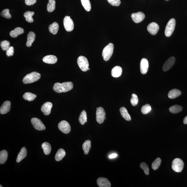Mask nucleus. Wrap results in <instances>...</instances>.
<instances>
[{"label": "nucleus", "instance_id": "f257e3e1", "mask_svg": "<svg viewBox=\"0 0 187 187\" xmlns=\"http://www.w3.org/2000/svg\"><path fill=\"white\" fill-rule=\"evenodd\" d=\"M73 84L71 82H66L61 84L56 83L54 84L53 90L57 93L66 92L72 90L73 88Z\"/></svg>", "mask_w": 187, "mask_h": 187}, {"label": "nucleus", "instance_id": "f03ea898", "mask_svg": "<svg viewBox=\"0 0 187 187\" xmlns=\"http://www.w3.org/2000/svg\"><path fill=\"white\" fill-rule=\"evenodd\" d=\"M40 78L41 75L39 73L33 72L26 75L23 79V82L25 84L32 83L37 81Z\"/></svg>", "mask_w": 187, "mask_h": 187}, {"label": "nucleus", "instance_id": "7ed1b4c3", "mask_svg": "<svg viewBox=\"0 0 187 187\" xmlns=\"http://www.w3.org/2000/svg\"><path fill=\"white\" fill-rule=\"evenodd\" d=\"M114 50V45L112 43H110L105 47L103 50L102 55L104 60L108 61L112 56Z\"/></svg>", "mask_w": 187, "mask_h": 187}, {"label": "nucleus", "instance_id": "20e7f679", "mask_svg": "<svg viewBox=\"0 0 187 187\" xmlns=\"http://www.w3.org/2000/svg\"><path fill=\"white\" fill-rule=\"evenodd\" d=\"M176 21L173 18L169 20L165 28V34L167 37H169L172 35L175 28Z\"/></svg>", "mask_w": 187, "mask_h": 187}, {"label": "nucleus", "instance_id": "39448f33", "mask_svg": "<svg viewBox=\"0 0 187 187\" xmlns=\"http://www.w3.org/2000/svg\"><path fill=\"white\" fill-rule=\"evenodd\" d=\"M77 64L82 71L86 72L88 70L89 64L86 58L83 56H80L77 59Z\"/></svg>", "mask_w": 187, "mask_h": 187}, {"label": "nucleus", "instance_id": "423d86ee", "mask_svg": "<svg viewBox=\"0 0 187 187\" xmlns=\"http://www.w3.org/2000/svg\"><path fill=\"white\" fill-rule=\"evenodd\" d=\"M184 164L181 159L176 158L173 160L172 167L173 170L177 173L181 172L184 168Z\"/></svg>", "mask_w": 187, "mask_h": 187}, {"label": "nucleus", "instance_id": "0eeeda50", "mask_svg": "<svg viewBox=\"0 0 187 187\" xmlns=\"http://www.w3.org/2000/svg\"><path fill=\"white\" fill-rule=\"evenodd\" d=\"M106 113L102 107L97 108L96 112V120L99 124H102L106 119Z\"/></svg>", "mask_w": 187, "mask_h": 187}, {"label": "nucleus", "instance_id": "6e6552de", "mask_svg": "<svg viewBox=\"0 0 187 187\" xmlns=\"http://www.w3.org/2000/svg\"><path fill=\"white\" fill-rule=\"evenodd\" d=\"M64 28L67 32H71L74 29V23L70 16H66L64 20Z\"/></svg>", "mask_w": 187, "mask_h": 187}, {"label": "nucleus", "instance_id": "1a4fd4ad", "mask_svg": "<svg viewBox=\"0 0 187 187\" xmlns=\"http://www.w3.org/2000/svg\"><path fill=\"white\" fill-rule=\"evenodd\" d=\"M58 127L59 130L64 134H68L71 132L70 125L66 121L63 120L60 122L58 124Z\"/></svg>", "mask_w": 187, "mask_h": 187}, {"label": "nucleus", "instance_id": "9d476101", "mask_svg": "<svg viewBox=\"0 0 187 187\" xmlns=\"http://www.w3.org/2000/svg\"><path fill=\"white\" fill-rule=\"evenodd\" d=\"M31 123L34 128L38 131H42L45 130V125L39 119L34 118L31 119Z\"/></svg>", "mask_w": 187, "mask_h": 187}, {"label": "nucleus", "instance_id": "9b49d317", "mask_svg": "<svg viewBox=\"0 0 187 187\" xmlns=\"http://www.w3.org/2000/svg\"><path fill=\"white\" fill-rule=\"evenodd\" d=\"M145 16L142 12H139L138 13H132V18L134 22L138 23L142 22L144 20Z\"/></svg>", "mask_w": 187, "mask_h": 187}, {"label": "nucleus", "instance_id": "f8f14e48", "mask_svg": "<svg viewBox=\"0 0 187 187\" xmlns=\"http://www.w3.org/2000/svg\"><path fill=\"white\" fill-rule=\"evenodd\" d=\"M160 27L158 24L155 22H152L148 25L147 30L152 35H155L159 31Z\"/></svg>", "mask_w": 187, "mask_h": 187}, {"label": "nucleus", "instance_id": "ddd939ff", "mask_svg": "<svg viewBox=\"0 0 187 187\" xmlns=\"http://www.w3.org/2000/svg\"><path fill=\"white\" fill-rule=\"evenodd\" d=\"M175 62V58L174 57H171L167 60L164 63L162 70L164 71H167L170 69L173 66Z\"/></svg>", "mask_w": 187, "mask_h": 187}, {"label": "nucleus", "instance_id": "4468645a", "mask_svg": "<svg viewBox=\"0 0 187 187\" xmlns=\"http://www.w3.org/2000/svg\"><path fill=\"white\" fill-rule=\"evenodd\" d=\"M148 68H149V63L147 59L143 58L141 59L140 63V70L141 73L142 74H145L147 73Z\"/></svg>", "mask_w": 187, "mask_h": 187}, {"label": "nucleus", "instance_id": "2eb2a0df", "mask_svg": "<svg viewBox=\"0 0 187 187\" xmlns=\"http://www.w3.org/2000/svg\"><path fill=\"white\" fill-rule=\"evenodd\" d=\"M52 107V104L51 102H47L42 106L41 110L44 115H48L50 114Z\"/></svg>", "mask_w": 187, "mask_h": 187}, {"label": "nucleus", "instance_id": "dca6fc26", "mask_svg": "<svg viewBox=\"0 0 187 187\" xmlns=\"http://www.w3.org/2000/svg\"><path fill=\"white\" fill-rule=\"evenodd\" d=\"M97 183L99 187H110V182L107 179L104 177H99L97 179Z\"/></svg>", "mask_w": 187, "mask_h": 187}, {"label": "nucleus", "instance_id": "f3484780", "mask_svg": "<svg viewBox=\"0 0 187 187\" xmlns=\"http://www.w3.org/2000/svg\"><path fill=\"white\" fill-rule=\"evenodd\" d=\"M10 102L9 101H5L0 108V113L2 114H5L10 111Z\"/></svg>", "mask_w": 187, "mask_h": 187}, {"label": "nucleus", "instance_id": "a211bd4d", "mask_svg": "<svg viewBox=\"0 0 187 187\" xmlns=\"http://www.w3.org/2000/svg\"><path fill=\"white\" fill-rule=\"evenodd\" d=\"M43 61L45 63L52 64H55L57 62V58L55 55H48L43 58Z\"/></svg>", "mask_w": 187, "mask_h": 187}, {"label": "nucleus", "instance_id": "6ab92c4d", "mask_svg": "<svg viewBox=\"0 0 187 187\" xmlns=\"http://www.w3.org/2000/svg\"><path fill=\"white\" fill-rule=\"evenodd\" d=\"M24 32L23 29L20 27H17L10 32V35L12 38H15L20 35L23 34Z\"/></svg>", "mask_w": 187, "mask_h": 187}, {"label": "nucleus", "instance_id": "aec40b11", "mask_svg": "<svg viewBox=\"0 0 187 187\" xmlns=\"http://www.w3.org/2000/svg\"><path fill=\"white\" fill-rule=\"evenodd\" d=\"M122 69L119 66H116L112 70L111 75L113 77L117 78L121 75Z\"/></svg>", "mask_w": 187, "mask_h": 187}, {"label": "nucleus", "instance_id": "412c9836", "mask_svg": "<svg viewBox=\"0 0 187 187\" xmlns=\"http://www.w3.org/2000/svg\"><path fill=\"white\" fill-rule=\"evenodd\" d=\"M36 34L34 32H30L27 35V41L26 45L27 47L32 46V44L35 40Z\"/></svg>", "mask_w": 187, "mask_h": 187}, {"label": "nucleus", "instance_id": "4be33fe9", "mask_svg": "<svg viewBox=\"0 0 187 187\" xmlns=\"http://www.w3.org/2000/svg\"><path fill=\"white\" fill-rule=\"evenodd\" d=\"M181 92L178 89H174L169 91L168 93V97L170 99H174L181 95Z\"/></svg>", "mask_w": 187, "mask_h": 187}, {"label": "nucleus", "instance_id": "5701e85b", "mask_svg": "<svg viewBox=\"0 0 187 187\" xmlns=\"http://www.w3.org/2000/svg\"><path fill=\"white\" fill-rule=\"evenodd\" d=\"M27 149L25 147H23L20 150L17 156L16 161L17 162H19L21 161L25 157L27 156Z\"/></svg>", "mask_w": 187, "mask_h": 187}, {"label": "nucleus", "instance_id": "b1692460", "mask_svg": "<svg viewBox=\"0 0 187 187\" xmlns=\"http://www.w3.org/2000/svg\"><path fill=\"white\" fill-rule=\"evenodd\" d=\"M59 26L57 23L55 22L49 26V32L52 34L55 35L57 34L59 30Z\"/></svg>", "mask_w": 187, "mask_h": 187}, {"label": "nucleus", "instance_id": "393cba45", "mask_svg": "<svg viewBox=\"0 0 187 187\" xmlns=\"http://www.w3.org/2000/svg\"><path fill=\"white\" fill-rule=\"evenodd\" d=\"M120 113L123 118L127 121H130L131 118L127 110L125 107H122L120 110Z\"/></svg>", "mask_w": 187, "mask_h": 187}, {"label": "nucleus", "instance_id": "a878e982", "mask_svg": "<svg viewBox=\"0 0 187 187\" xmlns=\"http://www.w3.org/2000/svg\"><path fill=\"white\" fill-rule=\"evenodd\" d=\"M66 154V152L64 149L62 148L59 149L55 155V160L58 162L60 161L65 156Z\"/></svg>", "mask_w": 187, "mask_h": 187}, {"label": "nucleus", "instance_id": "bb28decb", "mask_svg": "<svg viewBox=\"0 0 187 187\" xmlns=\"http://www.w3.org/2000/svg\"><path fill=\"white\" fill-rule=\"evenodd\" d=\"M42 147L45 155L49 154L51 150V146L50 144L47 142H44L42 145Z\"/></svg>", "mask_w": 187, "mask_h": 187}, {"label": "nucleus", "instance_id": "cd10ccee", "mask_svg": "<svg viewBox=\"0 0 187 187\" xmlns=\"http://www.w3.org/2000/svg\"><path fill=\"white\" fill-rule=\"evenodd\" d=\"M91 147V141L89 140H87L85 141L83 143L82 148L84 151V153L85 155L88 154L90 150Z\"/></svg>", "mask_w": 187, "mask_h": 187}, {"label": "nucleus", "instance_id": "c85d7f7f", "mask_svg": "<svg viewBox=\"0 0 187 187\" xmlns=\"http://www.w3.org/2000/svg\"><path fill=\"white\" fill-rule=\"evenodd\" d=\"M8 153L6 150H2L0 152V164H3L6 162L8 159Z\"/></svg>", "mask_w": 187, "mask_h": 187}, {"label": "nucleus", "instance_id": "c756f323", "mask_svg": "<svg viewBox=\"0 0 187 187\" xmlns=\"http://www.w3.org/2000/svg\"><path fill=\"white\" fill-rule=\"evenodd\" d=\"M79 121L82 125H84L87 122V116L86 112L83 110L79 118Z\"/></svg>", "mask_w": 187, "mask_h": 187}, {"label": "nucleus", "instance_id": "7c9ffc66", "mask_svg": "<svg viewBox=\"0 0 187 187\" xmlns=\"http://www.w3.org/2000/svg\"><path fill=\"white\" fill-rule=\"evenodd\" d=\"M23 97L25 100L30 102V101H34L36 97V95L31 92H27L24 94Z\"/></svg>", "mask_w": 187, "mask_h": 187}, {"label": "nucleus", "instance_id": "2f4dec72", "mask_svg": "<svg viewBox=\"0 0 187 187\" xmlns=\"http://www.w3.org/2000/svg\"><path fill=\"white\" fill-rule=\"evenodd\" d=\"M34 13L33 12L27 11L24 14V16L25 17V20L27 22L29 23L34 22V19L32 18L33 15H34Z\"/></svg>", "mask_w": 187, "mask_h": 187}, {"label": "nucleus", "instance_id": "473e14b6", "mask_svg": "<svg viewBox=\"0 0 187 187\" xmlns=\"http://www.w3.org/2000/svg\"><path fill=\"white\" fill-rule=\"evenodd\" d=\"M55 8V0H49L47 5V10L49 12H53Z\"/></svg>", "mask_w": 187, "mask_h": 187}, {"label": "nucleus", "instance_id": "72a5a7b5", "mask_svg": "<svg viewBox=\"0 0 187 187\" xmlns=\"http://www.w3.org/2000/svg\"><path fill=\"white\" fill-rule=\"evenodd\" d=\"M182 107L177 105L172 106L169 109L170 112L174 114L179 113L182 111Z\"/></svg>", "mask_w": 187, "mask_h": 187}, {"label": "nucleus", "instance_id": "f704fd0d", "mask_svg": "<svg viewBox=\"0 0 187 187\" xmlns=\"http://www.w3.org/2000/svg\"><path fill=\"white\" fill-rule=\"evenodd\" d=\"M81 3L84 8L87 12L91 9V5L90 0H81Z\"/></svg>", "mask_w": 187, "mask_h": 187}, {"label": "nucleus", "instance_id": "c9c22d12", "mask_svg": "<svg viewBox=\"0 0 187 187\" xmlns=\"http://www.w3.org/2000/svg\"><path fill=\"white\" fill-rule=\"evenodd\" d=\"M162 160L160 158H157L152 164V168L154 170L158 169L161 163Z\"/></svg>", "mask_w": 187, "mask_h": 187}, {"label": "nucleus", "instance_id": "e433bc0d", "mask_svg": "<svg viewBox=\"0 0 187 187\" xmlns=\"http://www.w3.org/2000/svg\"><path fill=\"white\" fill-rule=\"evenodd\" d=\"M151 110V106L149 104H146L143 106L141 109V112L143 114H147Z\"/></svg>", "mask_w": 187, "mask_h": 187}, {"label": "nucleus", "instance_id": "4c0bfd02", "mask_svg": "<svg viewBox=\"0 0 187 187\" xmlns=\"http://www.w3.org/2000/svg\"><path fill=\"white\" fill-rule=\"evenodd\" d=\"M9 42L6 40H4L1 42V46L2 49L3 51H7L10 47Z\"/></svg>", "mask_w": 187, "mask_h": 187}, {"label": "nucleus", "instance_id": "58836bf2", "mask_svg": "<svg viewBox=\"0 0 187 187\" xmlns=\"http://www.w3.org/2000/svg\"><path fill=\"white\" fill-rule=\"evenodd\" d=\"M1 16L7 19H10L11 18V15L10 13V10L8 9L3 10L1 12Z\"/></svg>", "mask_w": 187, "mask_h": 187}, {"label": "nucleus", "instance_id": "ea45409f", "mask_svg": "<svg viewBox=\"0 0 187 187\" xmlns=\"http://www.w3.org/2000/svg\"><path fill=\"white\" fill-rule=\"evenodd\" d=\"M140 167L144 171L145 174L147 175H149V169L147 164L145 162H142L140 164Z\"/></svg>", "mask_w": 187, "mask_h": 187}, {"label": "nucleus", "instance_id": "a19ab883", "mask_svg": "<svg viewBox=\"0 0 187 187\" xmlns=\"http://www.w3.org/2000/svg\"><path fill=\"white\" fill-rule=\"evenodd\" d=\"M130 102L132 105L135 106L138 104V99L137 96L135 94H133L132 95V98L130 100Z\"/></svg>", "mask_w": 187, "mask_h": 187}, {"label": "nucleus", "instance_id": "79ce46f5", "mask_svg": "<svg viewBox=\"0 0 187 187\" xmlns=\"http://www.w3.org/2000/svg\"><path fill=\"white\" fill-rule=\"evenodd\" d=\"M110 4L113 6H118L121 3L120 0H107Z\"/></svg>", "mask_w": 187, "mask_h": 187}, {"label": "nucleus", "instance_id": "37998d69", "mask_svg": "<svg viewBox=\"0 0 187 187\" xmlns=\"http://www.w3.org/2000/svg\"><path fill=\"white\" fill-rule=\"evenodd\" d=\"M14 53V48L13 47L10 46L6 51V54L8 57L12 56L13 55Z\"/></svg>", "mask_w": 187, "mask_h": 187}, {"label": "nucleus", "instance_id": "c03bdc74", "mask_svg": "<svg viewBox=\"0 0 187 187\" xmlns=\"http://www.w3.org/2000/svg\"><path fill=\"white\" fill-rule=\"evenodd\" d=\"M36 0H25V4L28 6L34 5L36 3Z\"/></svg>", "mask_w": 187, "mask_h": 187}, {"label": "nucleus", "instance_id": "a18cd8bd", "mask_svg": "<svg viewBox=\"0 0 187 187\" xmlns=\"http://www.w3.org/2000/svg\"><path fill=\"white\" fill-rule=\"evenodd\" d=\"M117 155H117V154L116 153H112L109 155V158L110 159L114 158H116V157L117 156Z\"/></svg>", "mask_w": 187, "mask_h": 187}, {"label": "nucleus", "instance_id": "49530a36", "mask_svg": "<svg viewBox=\"0 0 187 187\" xmlns=\"http://www.w3.org/2000/svg\"><path fill=\"white\" fill-rule=\"evenodd\" d=\"M183 123L184 124H187V116L184 118V120H183Z\"/></svg>", "mask_w": 187, "mask_h": 187}, {"label": "nucleus", "instance_id": "de8ad7c7", "mask_svg": "<svg viewBox=\"0 0 187 187\" xmlns=\"http://www.w3.org/2000/svg\"><path fill=\"white\" fill-rule=\"evenodd\" d=\"M1 186V187H3V186H1H1Z\"/></svg>", "mask_w": 187, "mask_h": 187}, {"label": "nucleus", "instance_id": "09e8293b", "mask_svg": "<svg viewBox=\"0 0 187 187\" xmlns=\"http://www.w3.org/2000/svg\"><path fill=\"white\" fill-rule=\"evenodd\" d=\"M90 70V68H88V70Z\"/></svg>", "mask_w": 187, "mask_h": 187}, {"label": "nucleus", "instance_id": "8fccbe9b", "mask_svg": "<svg viewBox=\"0 0 187 187\" xmlns=\"http://www.w3.org/2000/svg\"><path fill=\"white\" fill-rule=\"evenodd\" d=\"M165 1H169V0H165Z\"/></svg>", "mask_w": 187, "mask_h": 187}]
</instances>
